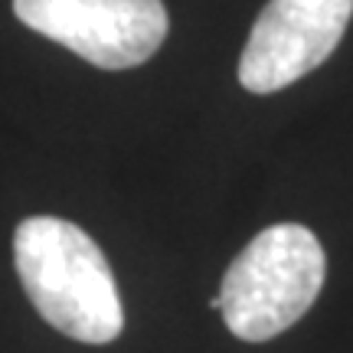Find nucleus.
<instances>
[{
	"label": "nucleus",
	"mask_w": 353,
	"mask_h": 353,
	"mask_svg": "<svg viewBox=\"0 0 353 353\" xmlns=\"http://www.w3.org/2000/svg\"><path fill=\"white\" fill-rule=\"evenodd\" d=\"M13 265L26 298L59 334L112 343L125 327L118 285L95 239L56 216H30L13 232Z\"/></svg>",
	"instance_id": "nucleus-1"
},
{
	"label": "nucleus",
	"mask_w": 353,
	"mask_h": 353,
	"mask_svg": "<svg viewBox=\"0 0 353 353\" xmlns=\"http://www.w3.org/2000/svg\"><path fill=\"white\" fill-rule=\"evenodd\" d=\"M327 278V259L317 236L298 223L268 226L226 268L219 314L249 343L272 341L301 321Z\"/></svg>",
	"instance_id": "nucleus-2"
},
{
	"label": "nucleus",
	"mask_w": 353,
	"mask_h": 353,
	"mask_svg": "<svg viewBox=\"0 0 353 353\" xmlns=\"http://www.w3.org/2000/svg\"><path fill=\"white\" fill-rule=\"evenodd\" d=\"M13 13L99 69L148 63L170 30L161 0H13Z\"/></svg>",
	"instance_id": "nucleus-3"
},
{
	"label": "nucleus",
	"mask_w": 353,
	"mask_h": 353,
	"mask_svg": "<svg viewBox=\"0 0 353 353\" xmlns=\"http://www.w3.org/2000/svg\"><path fill=\"white\" fill-rule=\"evenodd\" d=\"M353 17V0H268L239 59L245 92L272 95L327 63Z\"/></svg>",
	"instance_id": "nucleus-4"
}]
</instances>
